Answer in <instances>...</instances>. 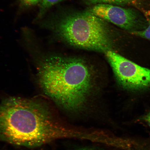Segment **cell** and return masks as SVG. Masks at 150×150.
Instances as JSON below:
<instances>
[{
    "instance_id": "obj_1",
    "label": "cell",
    "mask_w": 150,
    "mask_h": 150,
    "mask_svg": "<svg viewBox=\"0 0 150 150\" xmlns=\"http://www.w3.org/2000/svg\"><path fill=\"white\" fill-rule=\"evenodd\" d=\"M76 135V131L54 119L47 106L40 101L13 97L0 103V140L33 147Z\"/></svg>"
},
{
    "instance_id": "obj_2",
    "label": "cell",
    "mask_w": 150,
    "mask_h": 150,
    "mask_svg": "<svg viewBox=\"0 0 150 150\" xmlns=\"http://www.w3.org/2000/svg\"><path fill=\"white\" fill-rule=\"evenodd\" d=\"M45 93L59 106L71 112L84 109L92 89L91 66L78 57L53 56L45 59L38 72Z\"/></svg>"
},
{
    "instance_id": "obj_3",
    "label": "cell",
    "mask_w": 150,
    "mask_h": 150,
    "mask_svg": "<svg viewBox=\"0 0 150 150\" xmlns=\"http://www.w3.org/2000/svg\"><path fill=\"white\" fill-rule=\"evenodd\" d=\"M57 30L62 39L76 47L105 52L112 50L111 28L89 11L66 17L58 24Z\"/></svg>"
},
{
    "instance_id": "obj_4",
    "label": "cell",
    "mask_w": 150,
    "mask_h": 150,
    "mask_svg": "<svg viewBox=\"0 0 150 150\" xmlns=\"http://www.w3.org/2000/svg\"><path fill=\"white\" fill-rule=\"evenodd\" d=\"M116 78L125 89L137 91L150 88V70L133 62L110 50L105 52Z\"/></svg>"
},
{
    "instance_id": "obj_5",
    "label": "cell",
    "mask_w": 150,
    "mask_h": 150,
    "mask_svg": "<svg viewBox=\"0 0 150 150\" xmlns=\"http://www.w3.org/2000/svg\"><path fill=\"white\" fill-rule=\"evenodd\" d=\"M105 21L110 22L129 32L142 30L147 28L148 21L133 8L107 4L95 5L88 10Z\"/></svg>"
},
{
    "instance_id": "obj_6",
    "label": "cell",
    "mask_w": 150,
    "mask_h": 150,
    "mask_svg": "<svg viewBox=\"0 0 150 150\" xmlns=\"http://www.w3.org/2000/svg\"><path fill=\"white\" fill-rule=\"evenodd\" d=\"M89 3L95 5L107 4L118 6L130 5L139 6L140 0H87Z\"/></svg>"
},
{
    "instance_id": "obj_7",
    "label": "cell",
    "mask_w": 150,
    "mask_h": 150,
    "mask_svg": "<svg viewBox=\"0 0 150 150\" xmlns=\"http://www.w3.org/2000/svg\"><path fill=\"white\" fill-rule=\"evenodd\" d=\"M63 1L64 0H42L39 15L42 16L47 9Z\"/></svg>"
},
{
    "instance_id": "obj_8",
    "label": "cell",
    "mask_w": 150,
    "mask_h": 150,
    "mask_svg": "<svg viewBox=\"0 0 150 150\" xmlns=\"http://www.w3.org/2000/svg\"><path fill=\"white\" fill-rule=\"evenodd\" d=\"M130 33L150 40V20L148 21V25L145 29L141 31L132 32Z\"/></svg>"
},
{
    "instance_id": "obj_9",
    "label": "cell",
    "mask_w": 150,
    "mask_h": 150,
    "mask_svg": "<svg viewBox=\"0 0 150 150\" xmlns=\"http://www.w3.org/2000/svg\"><path fill=\"white\" fill-rule=\"evenodd\" d=\"M142 119L147 123L150 127V112L144 116Z\"/></svg>"
},
{
    "instance_id": "obj_10",
    "label": "cell",
    "mask_w": 150,
    "mask_h": 150,
    "mask_svg": "<svg viewBox=\"0 0 150 150\" xmlns=\"http://www.w3.org/2000/svg\"><path fill=\"white\" fill-rule=\"evenodd\" d=\"M24 1L29 4H33L38 2L40 0H24Z\"/></svg>"
},
{
    "instance_id": "obj_11",
    "label": "cell",
    "mask_w": 150,
    "mask_h": 150,
    "mask_svg": "<svg viewBox=\"0 0 150 150\" xmlns=\"http://www.w3.org/2000/svg\"><path fill=\"white\" fill-rule=\"evenodd\" d=\"M76 150H99L97 149H95V148H92V147H82L80 148V149H77Z\"/></svg>"
}]
</instances>
